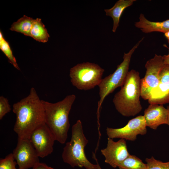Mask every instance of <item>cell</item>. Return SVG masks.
Segmentation results:
<instances>
[{"label": "cell", "instance_id": "1", "mask_svg": "<svg viewBox=\"0 0 169 169\" xmlns=\"http://www.w3.org/2000/svg\"><path fill=\"white\" fill-rule=\"evenodd\" d=\"M13 111L16 115L13 130L18 138L29 140L35 130L45 124L42 100L33 87L27 96L13 104Z\"/></svg>", "mask_w": 169, "mask_h": 169}, {"label": "cell", "instance_id": "16", "mask_svg": "<svg viewBox=\"0 0 169 169\" xmlns=\"http://www.w3.org/2000/svg\"><path fill=\"white\" fill-rule=\"evenodd\" d=\"M30 37L39 42L44 43L48 41L49 35L41 19L37 18L34 19Z\"/></svg>", "mask_w": 169, "mask_h": 169}, {"label": "cell", "instance_id": "19", "mask_svg": "<svg viewBox=\"0 0 169 169\" xmlns=\"http://www.w3.org/2000/svg\"><path fill=\"white\" fill-rule=\"evenodd\" d=\"M0 49L8 58L9 62L16 69H20L13 55L8 42L4 38L2 32H0Z\"/></svg>", "mask_w": 169, "mask_h": 169}, {"label": "cell", "instance_id": "23", "mask_svg": "<svg viewBox=\"0 0 169 169\" xmlns=\"http://www.w3.org/2000/svg\"><path fill=\"white\" fill-rule=\"evenodd\" d=\"M160 83H169V64H164L159 73Z\"/></svg>", "mask_w": 169, "mask_h": 169}, {"label": "cell", "instance_id": "17", "mask_svg": "<svg viewBox=\"0 0 169 169\" xmlns=\"http://www.w3.org/2000/svg\"><path fill=\"white\" fill-rule=\"evenodd\" d=\"M34 20V19L32 18L24 15L12 24L10 30L30 37V31Z\"/></svg>", "mask_w": 169, "mask_h": 169}, {"label": "cell", "instance_id": "14", "mask_svg": "<svg viewBox=\"0 0 169 169\" xmlns=\"http://www.w3.org/2000/svg\"><path fill=\"white\" fill-rule=\"evenodd\" d=\"M136 0H119L111 8L104 10L107 16L111 17L113 20L112 31L115 32L119 26L120 17L127 8L131 6Z\"/></svg>", "mask_w": 169, "mask_h": 169}, {"label": "cell", "instance_id": "20", "mask_svg": "<svg viewBox=\"0 0 169 169\" xmlns=\"http://www.w3.org/2000/svg\"><path fill=\"white\" fill-rule=\"evenodd\" d=\"M145 161L147 169H169V161L163 162L156 160L153 156L150 158H146Z\"/></svg>", "mask_w": 169, "mask_h": 169}, {"label": "cell", "instance_id": "4", "mask_svg": "<svg viewBox=\"0 0 169 169\" xmlns=\"http://www.w3.org/2000/svg\"><path fill=\"white\" fill-rule=\"evenodd\" d=\"M88 142L84 134L82 122L78 120L72 126L70 141L63 148L62 155L63 161L73 167L98 169L97 164L91 163L86 156L84 148Z\"/></svg>", "mask_w": 169, "mask_h": 169}, {"label": "cell", "instance_id": "25", "mask_svg": "<svg viewBox=\"0 0 169 169\" xmlns=\"http://www.w3.org/2000/svg\"><path fill=\"white\" fill-rule=\"evenodd\" d=\"M164 46L168 49V54L167 55H165L163 56L164 62L165 64H169V47L165 44Z\"/></svg>", "mask_w": 169, "mask_h": 169}, {"label": "cell", "instance_id": "13", "mask_svg": "<svg viewBox=\"0 0 169 169\" xmlns=\"http://www.w3.org/2000/svg\"><path fill=\"white\" fill-rule=\"evenodd\" d=\"M135 25L145 33L154 32L165 33L169 31V19L162 22L151 21L147 19L142 13L140 14L139 20L135 23Z\"/></svg>", "mask_w": 169, "mask_h": 169}, {"label": "cell", "instance_id": "10", "mask_svg": "<svg viewBox=\"0 0 169 169\" xmlns=\"http://www.w3.org/2000/svg\"><path fill=\"white\" fill-rule=\"evenodd\" d=\"M29 140L39 157L44 158L53 151L55 140L47 125L45 124L35 130Z\"/></svg>", "mask_w": 169, "mask_h": 169}, {"label": "cell", "instance_id": "2", "mask_svg": "<svg viewBox=\"0 0 169 169\" xmlns=\"http://www.w3.org/2000/svg\"><path fill=\"white\" fill-rule=\"evenodd\" d=\"M76 99L74 95L67 96L62 100L51 103L43 100L45 124L49 129L55 141L65 143L70 127L69 115Z\"/></svg>", "mask_w": 169, "mask_h": 169}, {"label": "cell", "instance_id": "30", "mask_svg": "<svg viewBox=\"0 0 169 169\" xmlns=\"http://www.w3.org/2000/svg\"><path fill=\"white\" fill-rule=\"evenodd\" d=\"M167 41H168V44H169V40H168Z\"/></svg>", "mask_w": 169, "mask_h": 169}, {"label": "cell", "instance_id": "27", "mask_svg": "<svg viewBox=\"0 0 169 169\" xmlns=\"http://www.w3.org/2000/svg\"><path fill=\"white\" fill-rule=\"evenodd\" d=\"M164 35L167 40H169V31L164 33Z\"/></svg>", "mask_w": 169, "mask_h": 169}, {"label": "cell", "instance_id": "6", "mask_svg": "<svg viewBox=\"0 0 169 169\" xmlns=\"http://www.w3.org/2000/svg\"><path fill=\"white\" fill-rule=\"evenodd\" d=\"M104 71L94 63L86 62L79 64L70 70V81L79 90H90L100 84Z\"/></svg>", "mask_w": 169, "mask_h": 169}, {"label": "cell", "instance_id": "28", "mask_svg": "<svg viewBox=\"0 0 169 169\" xmlns=\"http://www.w3.org/2000/svg\"><path fill=\"white\" fill-rule=\"evenodd\" d=\"M166 108L168 110V119H167V124L169 126V105L167 106Z\"/></svg>", "mask_w": 169, "mask_h": 169}, {"label": "cell", "instance_id": "7", "mask_svg": "<svg viewBox=\"0 0 169 169\" xmlns=\"http://www.w3.org/2000/svg\"><path fill=\"white\" fill-rule=\"evenodd\" d=\"M164 64L163 56L156 54L146 62L145 75L141 79V96L144 100H148L152 91L159 84V73Z\"/></svg>", "mask_w": 169, "mask_h": 169}, {"label": "cell", "instance_id": "5", "mask_svg": "<svg viewBox=\"0 0 169 169\" xmlns=\"http://www.w3.org/2000/svg\"><path fill=\"white\" fill-rule=\"evenodd\" d=\"M144 38V37L139 41L128 53H124L123 61L113 73L102 79L98 85L100 100L98 102V112L105 97L123 85L129 72L131 56Z\"/></svg>", "mask_w": 169, "mask_h": 169}, {"label": "cell", "instance_id": "22", "mask_svg": "<svg viewBox=\"0 0 169 169\" xmlns=\"http://www.w3.org/2000/svg\"><path fill=\"white\" fill-rule=\"evenodd\" d=\"M11 110V106L8 99L1 96L0 97V120Z\"/></svg>", "mask_w": 169, "mask_h": 169}, {"label": "cell", "instance_id": "29", "mask_svg": "<svg viewBox=\"0 0 169 169\" xmlns=\"http://www.w3.org/2000/svg\"><path fill=\"white\" fill-rule=\"evenodd\" d=\"M49 169H55L54 168H53L51 167H49Z\"/></svg>", "mask_w": 169, "mask_h": 169}, {"label": "cell", "instance_id": "26", "mask_svg": "<svg viewBox=\"0 0 169 169\" xmlns=\"http://www.w3.org/2000/svg\"><path fill=\"white\" fill-rule=\"evenodd\" d=\"M93 158H94V159H95V160L96 161V162H97V164L98 165V169H102L100 167V166L99 165L98 163V161H97V159H96V157L95 156V155H93Z\"/></svg>", "mask_w": 169, "mask_h": 169}, {"label": "cell", "instance_id": "9", "mask_svg": "<svg viewBox=\"0 0 169 169\" xmlns=\"http://www.w3.org/2000/svg\"><path fill=\"white\" fill-rule=\"evenodd\" d=\"M14 157L18 166V169L33 168L39 162V156L28 139L18 138L16 147L13 151Z\"/></svg>", "mask_w": 169, "mask_h": 169}, {"label": "cell", "instance_id": "15", "mask_svg": "<svg viewBox=\"0 0 169 169\" xmlns=\"http://www.w3.org/2000/svg\"><path fill=\"white\" fill-rule=\"evenodd\" d=\"M148 101L150 104L163 105L169 103V83H160L152 91Z\"/></svg>", "mask_w": 169, "mask_h": 169}, {"label": "cell", "instance_id": "3", "mask_svg": "<svg viewBox=\"0 0 169 169\" xmlns=\"http://www.w3.org/2000/svg\"><path fill=\"white\" fill-rule=\"evenodd\" d=\"M121 87L113 99L115 107L123 116H134L139 113L142 109L140 99L141 79L139 73L133 69L129 71L125 82Z\"/></svg>", "mask_w": 169, "mask_h": 169}, {"label": "cell", "instance_id": "12", "mask_svg": "<svg viewBox=\"0 0 169 169\" xmlns=\"http://www.w3.org/2000/svg\"><path fill=\"white\" fill-rule=\"evenodd\" d=\"M168 115V110L163 105L150 104L143 116L146 126L155 130L160 125L167 124Z\"/></svg>", "mask_w": 169, "mask_h": 169}, {"label": "cell", "instance_id": "18", "mask_svg": "<svg viewBox=\"0 0 169 169\" xmlns=\"http://www.w3.org/2000/svg\"><path fill=\"white\" fill-rule=\"evenodd\" d=\"M118 167L119 169H147V166L136 156L130 155Z\"/></svg>", "mask_w": 169, "mask_h": 169}, {"label": "cell", "instance_id": "11", "mask_svg": "<svg viewBox=\"0 0 169 169\" xmlns=\"http://www.w3.org/2000/svg\"><path fill=\"white\" fill-rule=\"evenodd\" d=\"M107 146L101 150L105 157V162L114 168L120 164L130 155L128 151L126 141L120 139L116 142L112 139L107 138Z\"/></svg>", "mask_w": 169, "mask_h": 169}, {"label": "cell", "instance_id": "21", "mask_svg": "<svg viewBox=\"0 0 169 169\" xmlns=\"http://www.w3.org/2000/svg\"><path fill=\"white\" fill-rule=\"evenodd\" d=\"M14 160L13 153L9 154L3 159L1 158L0 169H17L16 165L17 164Z\"/></svg>", "mask_w": 169, "mask_h": 169}, {"label": "cell", "instance_id": "8", "mask_svg": "<svg viewBox=\"0 0 169 169\" xmlns=\"http://www.w3.org/2000/svg\"><path fill=\"white\" fill-rule=\"evenodd\" d=\"M145 120L143 115L136 116L129 120L124 127L119 128L107 127L106 133L109 138H120L134 141L138 135H144L147 132Z\"/></svg>", "mask_w": 169, "mask_h": 169}, {"label": "cell", "instance_id": "24", "mask_svg": "<svg viewBox=\"0 0 169 169\" xmlns=\"http://www.w3.org/2000/svg\"><path fill=\"white\" fill-rule=\"evenodd\" d=\"M49 166L46 164L38 162L33 167V169H49Z\"/></svg>", "mask_w": 169, "mask_h": 169}]
</instances>
